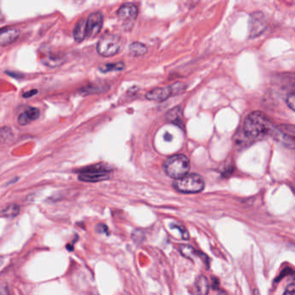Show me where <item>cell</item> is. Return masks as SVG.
Wrapping results in <instances>:
<instances>
[{
    "instance_id": "ba28073f",
    "label": "cell",
    "mask_w": 295,
    "mask_h": 295,
    "mask_svg": "<svg viewBox=\"0 0 295 295\" xmlns=\"http://www.w3.org/2000/svg\"><path fill=\"white\" fill-rule=\"evenodd\" d=\"M103 25V15L102 12L91 13L87 19V37L94 38L102 31Z\"/></svg>"
},
{
    "instance_id": "7402d4cb",
    "label": "cell",
    "mask_w": 295,
    "mask_h": 295,
    "mask_svg": "<svg viewBox=\"0 0 295 295\" xmlns=\"http://www.w3.org/2000/svg\"><path fill=\"white\" fill-rule=\"evenodd\" d=\"M283 295H295V276L293 279V282L287 286Z\"/></svg>"
},
{
    "instance_id": "d6986e66",
    "label": "cell",
    "mask_w": 295,
    "mask_h": 295,
    "mask_svg": "<svg viewBox=\"0 0 295 295\" xmlns=\"http://www.w3.org/2000/svg\"><path fill=\"white\" fill-rule=\"evenodd\" d=\"M20 208L18 205H11L5 207L1 212V217L4 218H14L19 214Z\"/></svg>"
},
{
    "instance_id": "8fae6325",
    "label": "cell",
    "mask_w": 295,
    "mask_h": 295,
    "mask_svg": "<svg viewBox=\"0 0 295 295\" xmlns=\"http://www.w3.org/2000/svg\"><path fill=\"white\" fill-rule=\"evenodd\" d=\"M39 109H37L35 107H29L28 109L24 111V113L19 114V116L17 118V122L20 126H26L35 120H37L39 118Z\"/></svg>"
},
{
    "instance_id": "ffe728a7",
    "label": "cell",
    "mask_w": 295,
    "mask_h": 295,
    "mask_svg": "<svg viewBox=\"0 0 295 295\" xmlns=\"http://www.w3.org/2000/svg\"><path fill=\"white\" fill-rule=\"evenodd\" d=\"M125 67L126 65L124 63L119 62V63H106L99 68V69L103 73H106L110 71H121L125 69Z\"/></svg>"
},
{
    "instance_id": "cb8c5ba5",
    "label": "cell",
    "mask_w": 295,
    "mask_h": 295,
    "mask_svg": "<svg viewBox=\"0 0 295 295\" xmlns=\"http://www.w3.org/2000/svg\"><path fill=\"white\" fill-rule=\"evenodd\" d=\"M37 94V90L36 89H32V90L28 91L23 94V97L24 98H31L33 95H36Z\"/></svg>"
},
{
    "instance_id": "4316f807",
    "label": "cell",
    "mask_w": 295,
    "mask_h": 295,
    "mask_svg": "<svg viewBox=\"0 0 295 295\" xmlns=\"http://www.w3.org/2000/svg\"><path fill=\"white\" fill-rule=\"evenodd\" d=\"M294 190H295V188H294Z\"/></svg>"
},
{
    "instance_id": "277c9868",
    "label": "cell",
    "mask_w": 295,
    "mask_h": 295,
    "mask_svg": "<svg viewBox=\"0 0 295 295\" xmlns=\"http://www.w3.org/2000/svg\"><path fill=\"white\" fill-rule=\"evenodd\" d=\"M110 177L111 169L104 164L87 166L81 170L78 174V178L81 181L90 183L107 180Z\"/></svg>"
},
{
    "instance_id": "4fadbf2b",
    "label": "cell",
    "mask_w": 295,
    "mask_h": 295,
    "mask_svg": "<svg viewBox=\"0 0 295 295\" xmlns=\"http://www.w3.org/2000/svg\"><path fill=\"white\" fill-rule=\"evenodd\" d=\"M74 39L76 42H82L87 37V20L81 19L74 29Z\"/></svg>"
},
{
    "instance_id": "484cf974",
    "label": "cell",
    "mask_w": 295,
    "mask_h": 295,
    "mask_svg": "<svg viewBox=\"0 0 295 295\" xmlns=\"http://www.w3.org/2000/svg\"><path fill=\"white\" fill-rule=\"evenodd\" d=\"M226 295V294H225V293H224V292H220V293H219V295Z\"/></svg>"
},
{
    "instance_id": "9a60e30c",
    "label": "cell",
    "mask_w": 295,
    "mask_h": 295,
    "mask_svg": "<svg viewBox=\"0 0 295 295\" xmlns=\"http://www.w3.org/2000/svg\"><path fill=\"white\" fill-rule=\"evenodd\" d=\"M179 250L181 252L182 255L186 257V258H189V259H192L194 256H198V257H202L203 259H204V261H206V262H208V257L204 255V254H202L201 252H198L195 249V248H193L192 247H191L189 245H181L180 247H179Z\"/></svg>"
},
{
    "instance_id": "3957f363",
    "label": "cell",
    "mask_w": 295,
    "mask_h": 295,
    "mask_svg": "<svg viewBox=\"0 0 295 295\" xmlns=\"http://www.w3.org/2000/svg\"><path fill=\"white\" fill-rule=\"evenodd\" d=\"M174 187L179 192L196 194L205 189V180L198 174H188L180 179L175 180Z\"/></svg>"
},
{
    "instance_id": "7c38bea8",
    "label": "cell",
    "mask_w": 295,
    "mask_h": 295,
    "mask_svg": "<svg viewBox=\"0 0 295 295\" xmlns=\"http://www.w3.org/2000/svg\"><path fill=\"white\" fill-rule=\"evenodd\" d=\"M279 83L285 90H289L291 93H295V73H286L279 75Z\"/></svg>"
},
{
    "instance_id": "5bb4252c",
    "label": "cell",
    "mask_w": 295,
    "mask_h": 295,
    "mask_svg": "<svg viewBox=\"0 0 295 295\" xmlns=\"http://www.w3.org/2000/svg\"><path fill=\"white\" fill-rule=\"evenodd\" d=\"M167 121L175 124L176 126H181L183 127L184 122H183V113H182L181 108L179 106H176L167 113L165 115Z\"/></svg>"
},
{
    "instance_id": "44dd1931",
    "label": "cell",
    "mask_w": 295,
    "mask_h": 295,
    "mask_svg": "<svg viewBox=\"0 0 295 295\" xmlns=\"http://www.w3.org/2000/svg\"><path fill=\"white\" fill-rule=\"evenodd\" d=\"M287 105L290 109L295 112V93L287 95Z\"/></svg>"
},
{
    "instance_id": "2e32d148",
    "label": "cell",
    "mask_w": 295,
    "mask_h": 295,
    "mask_svg": "<svg viewBox=\"0 0 295 295\" xmlns=\"http://www.w3.org/2000/svg\"><path fill=\"white\" fill-rule=\"evenodd\" d=\"M196 295H208L209 290L208 280L205 276H200L197 278L195 283Z\"/></svg>"
},
{
    "instance_id": "603a6c76",
    "label": "cell",
    "mask_w": 295,
    "mask_h": 295,
    "mask_svg": "<svg viewBox=\"0 0 295 295\" xmlns=\"http://www.w3.org/2000/svg\"><path fill=\"white\" fill-rule=\"evenodd\" d=\"M175 228L180 230V232H181L182 234V238H183L184 240H188V239H189V234H188V231L186 230V228H185V227H182V226H175Z\"/></svg>"
},
{
    "instance_id": "d4e9b609",
    "label": "cell",
    "mask_w": 295,
    "mask_h": 295,
    "mask_svg": "<svg viewBox=\"0 0 295 295\" xmlns=\"http://www.w3.org/2000/svg\"><path fill=\"white\" fill-rule=\"evenodd\" d=\"M0 295H10L8 287H7V286L2 285V287H1V290H0Z\"/></svg>"
},
{
    "instance_id": "ac0fdd59",
    "label": "cell",
    "mask_w": 295,
    "mask_h": 295,
    "mask_svg": "<svg viewBox=\"0 0 295 295\" xmlns=\"http://www.w3.org/2000/svg\"><path fill=\"white\" fill-rule=\"evenodd\" d=\"M128 52H129V55L132 56H135V57L141 56V55H145L147 52V47L145 44H141V43L134 42L129 45Z\"/></svg>"
},
{
    "instance_id": "6da1fadb",
    "label": "cell",
    "mask_w": 295,
    "mask_h": 295,
    "mask_svg": "<svg viewBox=\"0 0 295 295\" xmlns=\"http://www.w3.org/2000/svg\"><path fill=\"white\" fill-rule=\"evenodd\" d=\"M276 126L266 114L255 111L248 114L243 124L245 136L252 140H259L272 136Z\"/></svg>"
},
{
    "instance_id": "e0dca14e",
    "label": "cell",
    "mask_w": 295,
    "mask_h": 295,
    "mask_svg": "<svg viewBox=\"0 0 295 295\" xmlns=\"http://www.w3.org/2000/svg\"><path fill=\"white\" fill-rule=\"evenodd\" d=\"M63 57L61 55H56L49 53L44 55V58L43 59V63L48 67L55 68L57 67L63 63Z\"/></svg>"
},
{
    "instance_id": "7a4b0ae2",
    "label": "cell",
    "mask_w": 295,
    "mask_h": 295,
    "mask_svg": "<svg viewBox=\"0 0 295 295\" xmlns=\"http://www.w3.org/2000/svg\"><path fill=\"white\" fill-rule=\"evenodd\" d=\"M165 174L175 180L188 175L191 164L188 157L184 154H177L168 157L163 165Z\"/></svg>"
},
{
    "instance_id": "30bf717a",
    "label": "cell",
    "mask_w": 295,
    "mask_h": 295,
    "mask_svg": "<svg viewBox=\"0 0 295 295\" xmlns=\"http://www.w3.org/2000/svg\"><path fill=\"white\" fill-rule=\"evenodd\" d=\"M19 35V31L13 27L3 28L0 32V44L5 46L16 41Z\"/></svg>"
},
{
    "instance_id": "9c48e42d",
    "label": "cell",
    "mask_w": 295,
    "mask_h": 295,
    "mask_svg": "<svg viewBox=\"0 0 295 295\" xmlns=\"http://www.w3.org/2000/svg\"><path fill=\"white\" fill-rule=\"evenodd\" d=\"M174 95L173 86L168 87H156L146 94V98L154 102H164L169 98L170 96Z\"/></svg>"
},
{
    "instance_id": "8992f818",
    "label": "cell",
    "mask_w": 295,
    "mask_h": 295,
    "mask_svg": "<svg viewBox=\"0 0 295 295\" xmlns=\"http://www.w3.org/2000/svg\"><path fill=\"white\" fill-rule=\"evenodd\" d=\"M271 137L286 148L295 150V125L276 126Z\"/></svg>"
},
{
    "instance_id": "5b68a950",
    "label": "cell",
    "mask_w": 295,
    "mask_h": 295,
    "mask_svg": "<svg viewBox=\"0 0 295 295\" xmlns=\"http://www.w3.org/2000/svg\"><path fill=\"white\" fill-rule=\"evenodd\" d=\"M122 44L121 38L118 35L106 34L100 38L96 49L100 55L109 57L121 51Z\"/></svg>"
},
{
    "instance_id": "52a82bcc",
    "label": "cell",
    "mask_w": 295,
    "mask_h": 295,
    "mask_svg": "<svg viewBox=\"0 0 295 295\" xmlns=\"http://www.w3.org/2000/svg\"><path fill=\"white\" fill-rule=\"evenodd\" d=\"M117 17L125 29H132L138 17V8L133 3H125L117 11Z\"/></svg>"
}]
</instances>
